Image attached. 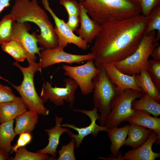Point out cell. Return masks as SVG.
Returning a JSON list of instances; mask_svg holds the SVG:
<instances>
[{
  "mask_svg": "<svg viewBox=\"0 0 160 160\" xmlns=\"http://www.w3.org/2000/svg\"><path fill=\"white\" fill-rule=\"evenodd\" d=\"M98 73L93 79L94 87L93 101L94 107L100 113L99 121L100 125L104 126L105 119L110 112L111 101L116 93L115 86L108 78L102 67L98 68Z\"/></svg>",
  "mask_w": 160,
  "mask_h": 160,
  "instance_id": "cell-7",
  "label": "cell"
},
{
  "mask_svg": "<svg viewBox=\"0 0 160 160\" xmlns=\"http://www.w3.org/2000/svg\"><path fill=\"white\" fill-rule=\"evenodd\" d=\"M147 18L142 14L126 19L100 24L99 33L92 46L97 68L105 62L115 63L132 54L145 33Z\"/></svg>",
  "mask_w": 160,
  "mask_h": 160,
  "instance_id": "cell-1",
  "label": "cell"
},
{
  "mask_svg": "<svg viewBox=\"0 0 160 160\" xmlns=\"http://www.w3.org/2000/svg\"><path fill=\"white\" fill-rule=\"evenodd\" d=\"M100 67L105 70L108 78L115 86L117 92L128 89L142 91L136 84L135 75H129L122 73L116 68L113 63H103Z\"/></svg>",
  "mask_w": 160,
  "mask_h": 160,
  "instance_id": "cell-14",
  "label": "cell"
},
{
  "mask_svg": "<svg viewBox=\"0 0 160 160\" xmlns=\"http://www.w3.org/2000/svg\"><path fill=\"white\" fill-rule=\"evenodd\" d=\"M141 14L146 17L151 10L160 4V0H140Z\"/></svg>",
  "mask_w": 160,
  "mask_h": 160,
  "instance_id": "cell-35",
  "label": "cell"
},
{
  "mask_svg": "<svg viewBox=\"0 0 160 160\" xmlns=\"http://www.w3.org/2000/svg\"><path fill=\"white\" fill-rule=\"evenodd\" d=\"M9 14L15 21L30 22L36 25L40 30V34L36 35L38 43L45 49L58 47L54 27L37 0H15Z\"/></svg>",
  "mask_w": 160,
  "mask_h": 160,
  "instance_id": "cell-2",
  "label": "cell"
},
{
  "mask_svg": "<svg viewBox=\"0 0 160 160\" xmlns=\"http://www.w3.org/2000/svg\"><path fill=\"white\" fill-rule=\"evenodd\" d=\"M132 108L135 110L145 111L157 117L160 115V104L146 94L132 102Z\"/></svg>",
  "mask_w": 160,
  "mask_h": 160,
  "instance_id": "cell-24",
  "label": "cell"
},
{
  "mask_svg": "<svg viewBox=\"0 0 160 160\" xmlns=\"http://www.w3.org/2000/svg\"><path fill=\"white\" fill-rule=\"evenodd\" d=\"M151 56L153 59L160 60V45H158L154 48L150 54Z\"/></svg>",
  "mask_w": 160,
  "mask_h": 160,
  "instance_id": "cell-37",
  "label": "cell"
},
{
  "mask_svg": "<svg viewBox=\"0 0 160 160\" xmlns=\"http://www.w3.org/2000/svg\"><path fill=\"white\" fill-rule=\"evenodd\" d=\"M9 153L4 150H0V160L9 159Z\"/></svg>",
  "mask_w": 160,
  "mask_h": 160,
  "instance_id": "cell-40",
  "label": "cell"
},
{
  "mask_svg": "<svg viewBox=\"0 0 160 160\" xmlns=\"http://www.w3.org/2000/svg\"><path fill=\"white\" fill-rule=\"evenodd\" d=\"M44 8L52 17L55 24L54 31L57 39L58 47L64 49L69 44H72L83 50H86L88 44L75 35L68 27L64 20L59 18L49 6L48 0H42Z\"/></svg>",
  "mask_w": 160,
  "mask_h": 160,
  "instance_id": "cell-12",
  "label": "cell"
},
{
  "mask_svg": "<svg viewBox=\"0 0 160 160\" xmlns=\"http://www.w3.org/2000/svg\"><path fill=\"white\" fill-rule=\"evenodd\" d=\"M156 31L145 33L135 50L129 56L113 63L122 73L129 75L138 74L142 70H147L148 58L153 49L159 44L155 41Z\"/></svg>",
  "mask_w": 160,
  "mask_h": 160,
  "instance_id": "cell-5",
  "label": "cell"
},
{
  "mask_svg": "<svg viewBox=\"0 0 160 160\" xmlns=\"http://www.w3.org/2000/svg\"><path fill=\"white\" fill-rule=\"evenodd\" d=\"M12 0H0V14L6 8L10 6Z\"/></svg>",
  "mask_w": 160,
  "mask_h": 160,
  "instance_id": "cell-39",
  "label": "cell"
},
{
  "mask_svg": "<svg viewBox=\"0 0 160 160\" xmlns=\"http://www.w3.org/2000/svg\"><path fill=\"white\" fill-rule=\"evenodd\" d=\"M16 96L10 87L0 84V103L12 101Z\"/></svg>",
  "mask_w": 160,
  "mask_h": 160,
  "instance_id": "cell-34",
  "label": "cell"
},
{
  "mask_svg": "<svg viewBox=\"0 0 160 160\" xmlns=\"http://www.w3.org/2000/svg\"><path fill=\"white\" fill-rule=\"evenodd\" d=\"M13 65L20 70L23 79L20 85L11 84L20 95L28 109L44 116H48L49 110L44 105V103L36 90L34 83L35 73L41 71L39 63L29 64L28 67H23L16 61L13 63Z\"/></svg>",
  "mask_w": 160,
  "mask_h": 160,
  "instance_id": "cell-4",
  "label": "cell"
},
{
  "mask_svg": "<svg viewBox=\"0 0 160 160\" xmlns=\"http://www.w3.org/2000/svg\"><path fill=\"white\" fill-rule=\"evenodd\" d=\"M15 21L9 14L5 15L0 21V45L11 40L12 25Z\"/></svg>",
  "mask_w": 160,
  "mask_h": 160,
  "instance_id": "cell-29",
  "label": "cell"
},
{
  "mask_svg": "<svg viewBox=\"0 0 160 160\" xmlns=\"http://www.w3.org/2000/svg\"><path fill=\"white\" fill-rule=\"evenodd\" d=\"M62 68L65 76L77 83L82 94L87 95L93 92L94 85L92 79L99 72L93 60H88L84 64L79 66L64 65Z\"/></svg>",
  "mask_w": 160,
  "mask_h": 160,
  "instance_id": "cell-10",
  "label": "cell"
},
{
  "mask_svg": "<svg viewBox=\"0 0 160 160\" xmlns=\"http://www.w3.org/2000/svg\"><path fill=\"white\" fill-rule=\"evenodd\" d=\"M60 4L66 9L68 15H76L79 16L80 4L75 0H60Z\"/></svg>",
  "mask_w": 160,
  "mask_h": 160,
  "instance_id": "cell-32",
  "label": "cell"
},
{
  "mask_svg": "<svg viewBox=\"0 0 160 160\" xmlns=\"http://www.w3.org/2000/svg\"><path fill=\"white\" fill-rule=\"evenodd\" d=\"M135 75L136 84L142 92L156 101L160 102V90L154 84L148 70H142L138 74Z\"/></svg>",
  "mask_w": 160,
  "mask_h": 160,
  "instance_id": "cell-19",
  "label": "cell"
},
{
  "mask_svg": "<svg viewBox=\"0 0 160 160\" xmlns=\"http://www.w3.org/2000/svg\"><path fill=\"white\" fill-rule=\"evenodd\" d=\"M38 114L36 112L28 110L15 119L14 130L17 135L23 132L31 133L39 121Z\"/></svg>",
  "mask_w": 160,
  "mask_h": 160,
  "instance_id": "cell-21",
  "label": "cell"
},
{
  "mask_svg": "<svg viewBox=\"0 0 160 160\" xmlns=\"http://www.w3.org/2000/svg\"><path fill=\"white\" fill-rule=\"evenodd\" d=\"M28 110L22 98L16 96L12 101L0 103V123L14 120Z\"/></svg>",
  "mask_w": 160,
  "mask_h": 160,
  "instance_id": "cell-18",
  "label": "cell"
},
{
  "mask_svg": "<svg viewBox=\"0 0 160 160\" xmlns=\"http://www.w3.org/2000/svg\"><path fill=\"white\" fill-rule=\"evenodd\" d=\"M80 27L76 31L78 36L87 44L94 41L100 31L101 25L91 18L80 1Z\"/></svg>",
  "mask_w": 160,
  "mask_h": 160,
  "instance_id": "cell-16",
  "label": "cell"
},
{
  "mask_svg": "<svg viewBox=\"0 0 160 160\" xmlns=\"http://www.w3.org/2000/svg\"><path fill=\"white\" fill-rule=\"evenodd\" d=\"M64 82L63 87H53L49 82L44 83L40 93L43 102L46 103L49 100L57 106H62L66 101L69 103L70 107H72L75 101V92L79 86L70 77L65 79Z\"/></svg>",
  "mask_w": 160,
  "mask_h": 160,
  "instance_id": "cell-9",
  "label": "cell"
},
{
  "mask_svg": "<svg viewBox=\"0 0 160 160\" xmlns=\"http://www.w3.org/2000/svg\"><path fill=\"white\" fill-rule=\"evenodd\" d=\"M126 121L150 129L160 135V118L152 117L145 111L135 110L134 114Z\"/></svg>",
  "mask_w": 160,
  "mask_h": 160,
  "instance_id": "cell-20",
  "label": "cell"
},
{
  "mask_svg": "<svg viewBox=\"0 0 160 160\" xmlns=\"http://www.w3.org/2000/svg\"><path fill=\"white\" fill-rule=\"evenodd\" d=\"M147 24L145 33L156 31L155 41L160 40V4L153 8L146 16Z\"/></svg>",
  "mask_w": 160,
  "mask_h": 160,
  "instance_id": "cell-26",
  "label": "cell"
},
{
  "mask_svg": "<svg viewBox=\"0 0 160 160\" xmlns=\"http://www.w3.org/2000/svg\"><path fill=\"white\" fill-rule=\"evenodd\" d=\"M14 120L0 123V150L10 153L11 143L16 135L13 128Z\"/></svg>",
  "mask_w": 160,
  "mask_h": 160,
  "instance_id": "cell-25",
  "label": "cell"
},
{
  "mask_svg": "<svg viewBox=\"0 0 160 160\" xmlns=\"http://www.w3.org/2000/svg\"><path fill=\"white\" fill-rule=\"evenodd\" d=\"M153 131L144 127L134 124H129L125 145L135 149L143 144Z\"/></svg>",
  "mask_w": 160,
  "mask_h": 160,
  "instance_id": "cell-22",
  "label": "cell"
},
{
  "mask_svg": "<svg viewBox=\"0 0 160 160\" xmlns=\"http://www.w3.org/2000/svg\"><path fill=\"white\" fill-rule=\"evenodd\" d=\"M32 138L31 133L23 132L21 133L19 135L16 143L12 146L10 153L15 152L20 148L25 146L31 142Z\"/></svg>",
  "mask_w": 160,
  "mask_h": 160,
  "instance_id": "cell-33",
  "label": "cell"
},
{
  "mask_svg": "<svg viewBox=\"0 0 160 160\" xmlns=\"http://www.w3.org/2000/svg\"><path fill=\"white\" fill-rule=\"evenodd\" d=\"M147 70L154 84L160 90V60H148Z\"/></svg>",
  "mask_w": 160,
  "mask_h": 160,
  "instance_id": "cell-30",
  "label": "cell"
},
{
  "mask_svg": "<svg viewBox=\"0 0 160 160\" xmlns=\"http://www.w3.org/2000/svg\"><path fill=\"white\" fill-rule=\"evenodd\" d=\"M2 50L13 57L16 61L23 62L26 58L25 52L20 44L12 40L1 44Z\"/></svg>",
  "mask_w": 160,
  "mask_h": 160,
  "instance_id": "cell-27",
  "label": "cell"
},
{
  "mask_svg": "<svg viewBox=\"0 0 160 160\" xmlns=\"http://www.w3.org/2000/svg\"><path fill=\"white\" fill-rule=\"evenodd\" d=\"M13 160H54L57 158L49 156L47 154L33 152L27 150L25 146L19 148L15 152Z\"/></svg>",
  "mask_w": 160,
  "mask_h": 160,
  "instance_id": "cell-28",
  "label": "cell"
},
{
  "mask_svg": "<svg viewBox=\"0 0 160 160\" xmlns=\"http://www.w3.org/2000/svg\"><path fill=\"white\" fill-rule=\"evenodd\" d=\"M98 158L103 160H124L121 151L119 152L117 156H114L112 155H111L110 156H108L107 158L99 157Z\"/></svg>",
  "mask_w": 160,
  "mask_h": 160,
  "instance_id": "cell-38",
  "label": "cell"
},
{
  "mask_svg": "<svg viewBox=\"0 0 160 160\" xmlns=\"http://www.w3.org/2000/svg\"><path fill=\"white\" fill-rule=\"evenodd\" d=\"M129 125H126L120 128L116 127L109 129L107 131L111 142V152L113 156H117L119 149L125 145Z\"/></svg>",
  "mask_w": 160,
  "mask_h": 160,
  "instance_id": "cell-23",
  "label": "cell"
},
{
  "mask_svg": "<svg viewBox=\"0 0 160 160\" xmlns=\"http://www.w3.org/2000/svg\"><path fill=\"white\" fill-rule=\"evenodd\" d=\"M141 91L131 89L116 92L110 105V112L106 118L104 126L108 129L118 127L132 116L135 110L132 107L133 101L143 95Z\"/></svg>",
  "mask_w": 160,
  "mask_h": 160,
  "instance_id": "cell-6",
  "label": "cell"
},
{
  "mask_svg": "<svg viewBox=\"0 0 160 160\" xmlns=\"http://www.w3.org/2000/svg\"><path fill=\"white\" fill-rule=\"evenodd\" d=\"M39 56V63L41 68L60 63H79L89 60H94L95 58L91 52L84 55L72 54L65 52L64 49L58 46L42 50Z\"/></svg>",
  "mask_w": 160,
  "mask_h": 160,
  "instance_id": "cell-11",
  "label": "cell"
},
{
  "mask_svg": "<svg viewBox=\"0 0 160 160\" xmlns=\"http://www.w3.org/2000/svg\"><path fill=\"white\" fill-rule=\"evenodd\" d=\"M79 23V16L73 15H68V19L66 23L69 28L73 32L77 29Z\"/></svg>",
  "mask_w": 160,
  "mask_h": 160,
  "instance_id": "cell-36",
  "label": "cell"
},
{
  "mask_svg": "<svg viewBox=\"0 0 160 160\" xmlns=\"http://www.w3.org/2000/svg\"><path fill=\"white\" fill-rule=\"evenodd\" d=\"M63 119L62 117L55 116V125L54 127L51 129L45 130L48 136L49 142L47 145L36 152L42 154H49L52 156L57 158V149L60 144V139L61 135L64 132L68 134L71 131L67 128L61 126V123Z\"/></svg>",
  "mask_w": 160,
  "mask_h": 160,
  "instance_id": "cell-17",
  "label": "cell"
},
{
  "mask_svg": "<svg viewBox=\"0 0 160 160\" xmlns=\"http://www.w3.org/2000/svg\"><path fill=\"white\" fill-rule=\"evenodd\" d=\"M98 109L94 107L91 110H87L80 109H74L75 112H81L87 116L90 119L91 123L89 125L84 127H79L74 124L65 123L61 125L62 127L71 128L76 131L77 134H75L71 131L67 134L71 138H73L75 140V147L77 148L80 147L84 139L87 136L92 135L97 136L98 132L103 131L107 132L109 129L105 126H99L96 123L97 120L100 118V115L97 113Z\"/></svg>",
  "mask_w": 160,
  "mask_h": 160,
  "instance_id": "cell-13",
  "label": "cell"
},
{
  "mask_svg": "<svg viewBox=\"0 0 160 160\" xmlns=\"http://www.w3.org/2000/svg\"><path fill=\"white\" fill-rule=\"evenodd\" d=\"M30 25L27 22H18L14 21L12 25L11 40L18 42L23 48L29 64L36 63L37 57L40 54V51L45 49L43 47H39L36 33H29Z\"/></svg>",
  "mask_w": 160,
  "mask_h": 160,
  "instance_id": "cell-8",
  "label": "cell"
},
{
  "mask_svg": "<svg viewBox=\"0 0 160 160\" xmlns=\"http://www.w3.org/2000/svg\"><path fill=\"white\" fill-rule=\"evenodd\" d=\"M80 2L90 17L100 24L141 14L140 0H85Z\"/></svg>",
  "mask_w": 160,
  "mask_h": 160,
  "instance_id": "cell-3",
  "label": "cell"
},
{
  "mask_svg": "<svg viewBox=\"0 0 160 160\" xmlns=\"http://www.w3.org/2000/svg\"><path fill=\"white\" fill-rule=\"evenodd\" d=\"M160 140V135L153 131L146 141L138 147L129 150L123 156L125 160H155L160 156V153L152 150L153 144Z\"/></svg>",
  "mask_w": 160,
  "mask_h": 160,
  "instance_id": "cell-15",
  "label": "cell"
},
{
  "mask_svg": "<svg viewBox=\"0 0 160 160\" xmlns=\"http://www.w3.org/2000/svg\"><path fill=\"white\" fill-rule=\"evenodd\" d=\"M81 1H84V0H80Z\"/></svg>",
  "mask_w": 160,
  "mask_h": 160,
  "instance_id": "cell-41",
  "label": "cell"
},
{
  "mask_svg": "<svg viewBox=\"0 0 160 160\" xmlns=\"http://www.w3.org/2000/svg\"><path fill=\"white\" fill-rule=\"evenodd\" d=\"M66 145H63L61 149L58 151L59 156L57 160H75L74 149L76 142L73 138Z\"/></svg>",
  "mask_w": 160,
  "mask_h": 160,
  "instance_id": "cell-31",
  "label": "cell"
}]
</instances>
